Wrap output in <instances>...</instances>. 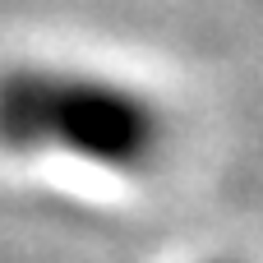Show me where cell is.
Instances as JSON below:
<instances>
[{
	"instance_id": "2",
	"label": "cell",
	"mask_w": 263,
	"mask_h": 263,
	"mask_svg": "<svg viewBox=\"0 0 263 263\" xmlns=\"http://www.w3.org/2000/svg\"><path fill=\"white\" fill-rule=\"evenodd\" d=\"M217 263H236V259H217Z\"/></svg>"
},
{
	"instance_id": "1",
	"label": "cell",
	"mask_w": 263,
	"mask_h": 263,
	"mask_svg": "<svg viewBox=\"0 0 263 263\" xmlns=\"http://www.w3.org/2000/svg\"><path fill=\"white\" fill-rule=\"evenodd\" d=\"M166 148L171 116L143 83L74 60L0 65V153L134 180L157 171Z\"/></svg>"
}]
</instances>
